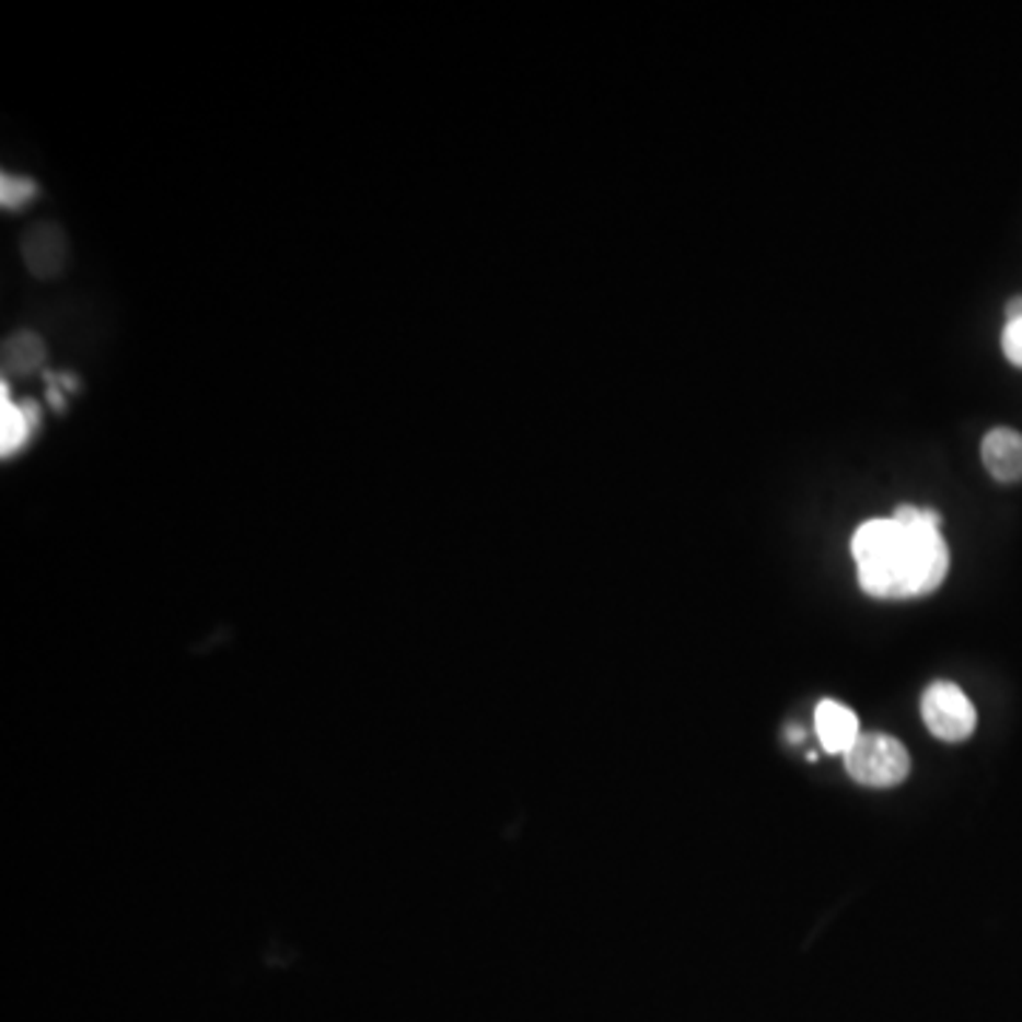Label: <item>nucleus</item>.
I'll list each match as a JSON object with an SVG mask.
<instances>
[{
  "label": "nucleus",
  "instance_id": "3",
  "mask_svg": "<svg viewBox=\"0 0 1022 1022\" xmlns=\"http://www.w3.org/2000/svg\"><path fill=\"white\" fill-rule=\"evenodd\" d=\"M926 728L938 735L940 742H963L974 733L977 713L968 696L952 682H934L920 701Z\"/></svg>",
  "mask_w": 1022,
  "mask_h": 1022
},
{
  "label": "nucleus",
  "instance_id": "8",
  "mask_svg": "<svg viewBox=\"0 0 1022 1022\" xmlns=\"http://www.w3.org/2000/svg\"><path fill=\"white\" fill-rule=\"evenodd\" d=\"M3 358H7V367L14 375H32L46 361V344L35 333H18L3 347Z\"/></svg>",
  "mask_w": 1022,
  "mask_h": 1022
},
{
  "label": "nucleus",
  "instance_id": "10",
  "mask_svg": "<svg viewBox=\"0 0 1022 1022\" xmlns=\"http://www.w3.org/2000/svg\"><path fill=\"white\" fill-rule=\"evenodd\" d=\"M1002 352L1014 367H1022V318L1020 322H1006L1002 329Z\"/></svg>",
  "mask_w": 1022,
  "mask_h": 1022
},
{
  "label": "nucleus",
  "instance_id": "6",
  "mask_svg": "<svg viewBox=\"0 0 1022 1022\" xmlns=\"http://www.w3.org/2000/svg\"><path fill=\"white\" fill-rule=\"evenodd\" d=\"M40 409L37 404H18L9 395V384L0 386V455L21 452L37 432Z\"/></svg>",
  "mask_w": 1022,
  "mask_h": 1022
},
{
  "label": "nucleus",
  "instance_id": "1",
  "mask_svg": "<svg viewBox=\"0 0 1022 1022\" xmlns=\"http://www.w3.org/2000/svg\"><path fill=\"white\" fill-rule=\"evenodd\" d=\"M858 582L878 600L926 596L949 574V546L931 509L901 506L892 518H875L852 534Z\"/></svg>",
  "mask_w": 1022,
  "mask_h": 1022
},
{
  "label": "nucleus",
  "instance_id": "11",
  "mask_svg": "<svg viewBox=\"0 0 1022 1022\" xmlns=\"http://www.w3.org/2000/svg\"><path fill=\"white\" fill-rule=\"evenodd\" d=\"M1022 318V295L1011 299L1009 307H1006V322H1020Z\"/></svg>",
  "mask_w": 1022,
  "mask_h": 1022
},
{
  "label": "nucleus",
  "instance_id": "9",
  "mask_svg": "<svg viewBox=\"0 0 1022 1022\" xmlns=\"http://www.w3.org/2000/svg\"><path fill=\"white\" fill-rule=\"evenodd\" d=\"M35 197H37V185L32 183V179H26V176H12V174L0 176V202H3V208L18 210V208H23V205L32 202Z\"/></svg>",
  "mask_w": 1022,
  "mask_h": 1022
},
{
  "label": "nucleus",
  "instance_id": "5",
  "mask_svg": "<svg viewBox=\"0 0 1022 1022\" xmlns=\"http://www.w3.org/2000/svg\"><path fill=\"white\" fill-rule=\"evenodd\" d=\"M980 457L988 475L1000 484H1020L1022 480V434L1017 429H991L983 438Z\"/></svg>",
  "mask_w": 1022,
  "mask_h": 1022
},
{
  "label": "nucleus",
  "instance_id": "2",
  "mask_svg": "<svg viewBox=\"0 0 1022 1022\" xmlns=\"http://www.w3.org/2000/svg\"><path fill=\"white\" fill-rule=\"evenodd\" d=\"M847 773L867 787H895L909 776V753L897 739L883 733H867L849 747Z\"/></svg>",
  "mask_w": 1022,
  "mask_h": 1022
},
{
  "label": "nucleus",
  "instance_id": "4",
  "mask_svg": "<svg viewBox=\"0 0 1022 1022\" xmlns=\"http://www.w3.org/2000/svg\"><path fill=\"white\" fill-rule=\"evenodd\" d=\"M21 253L28 274L37 276V279H55L63 270L69 245H66L63 231L55 222H40L26 231L21 242Z\"/></svg>",
  "mask_w": 1022,
  "mask_h": 1022
},
{
  "label": "nucleus",
  "instance_id": "7",
  "mask_svg": "<svg viewBox=\"0 0 1022 1022\" xmlns=\"http://www.w3.org/2000/svg\"><path fill=\"white\" fill-rule=\"evenodd\" d=\"M815 733H818L824 750H829V753H844V756H847L849 747L861 739L858 716H855L847 705H840V701L835 699H824L818 708H815Z\"/></svg>",
  "mask_w": 1022,
  "mask_h": 1022
}]
</instances>
